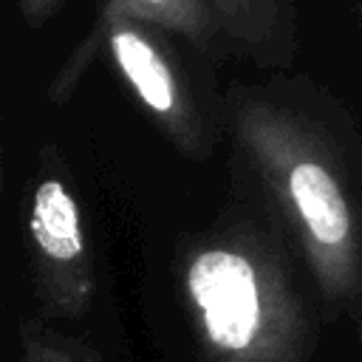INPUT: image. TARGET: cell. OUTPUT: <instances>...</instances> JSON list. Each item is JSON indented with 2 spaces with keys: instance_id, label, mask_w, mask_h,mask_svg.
I'll list each match as a JSON object with an SVG mask.
<instances>
[{
  "instance_id": "cell-5",
  "label": "cell",
  "mask_w": 362,
  "mask_h": 362,
  "mask_svg": "<svg viewBox=\"0 0 362 362\" xmlns=\"http://www.w3.org/2000/svg\"><path fill=\"white\" fill-rule=\"evenodd\" d=\"M226 54L255 68L286 71L300 51L294 0H206Z\"/></svg>"
},
{
  "instance_id": "cell-8",
  "label": "cell",
  "mask_w": 362,
  "mask_h": 362,
  "mask_svg": "<svg viewBox=\"0 0 362 362\" xmlns=\"http://www.w3.org/2000/svg\"><path fill=\"white\" fill-rule=\"evenodd\" d=\"M14 3H17L20 17H23L31 28H40V25H45V23L59 11V6H62L65 0H14Z\"/></svg>"
},
{
  "instance_id": "cell-4",
  "label": "cell",
  "mask_w": 362,
  "mask_h": 362,
  "mask_svg": "<svg viewBox=\"0 0 362 362\" xmlns=\"http://www.w3.org/2000/svg\"><path fill=\"white\" fill-rule=\"evenodd\" d=\"M42 167L25 204V246L37 317L45 322L76 320L96 300V260L76 189L54 167L57 150L40 153Z\"/></svg>"
},
{
  "instance_id": "cell-2",
  "label": "cell",
  "mask_w": 362,
  "mask_h": 362,
  "mask_svg": "<svg viewBox=\"0 0 362 362\" xmlns=\"http://www.w3.org/2000/svg\"><path fill=\"white\" fill-rule=\"evenodd\" d=\"M175 288L198 362H311L320 345L294 255L255 212L232 209L178 243Z\"/></svg>"
},
{
  "instance_id": "cell-7",
  "label": "cell",
  "mask_w": 362,
  "mask_h": 362,
  "mask_svg": "<svg viewBox=\"0 0 362 362\" xmlns=\"http://www.w3.org/2000/svg\"><path fill=\"white\" fill-rule=\"evenodd\" d=\"M17 362H102V351L34 314L20 322Z\"/></svg>"
},
{
  "instance_id": "cell-6",
  "label": "cell",
  "mask_w": 362,
  "mask_h": 362,
  "mask_svg": "<svg viewBox=\"0 0 362 362\" xmlns=\"http://www.w3.org/2000/svg\"><path fill=\"white\" fill-rule=\"evenodd\" d=\"M96 17H127L153 25L173 40H184L204 57H229L206 0H102Z\"/></svg>"
},
{
  "instance_id": "cell-9",
  "label": "cell",
  "mask_w": 362,
  "mask_h": 362,
  "mask_svg": "<svg viewBox=\"0 0 362 362\" xmlns=\"http://www.w3.org/2000/svg\"><path fill=\"white\" fill-rule=\"evenodd\" d=\"M0 189H3V147H0Z\"/></svg>"
},
{
  "instance_id": "cell-1",
  "label": "cell",
  "mask_w": 362,
  "mask_h": 362,
  "mask_svg": "<svg viewBox=\"0 0 362 362\" xmlns=\"http://www.w3.org/2000/svg\"><path fill=\"white\" fill-rule=\"evenodd\" d=\"M235 158L263 218L305 269L320 311L359 325L362 153L339 99L303 74L235 82L223 99Z\"/></svg>"
},
{
  "instance_id": "cell-3",
  "label": "cell",
  "mask_w": 362,
  "mask_h": 362,
  "mask_svg": "<svg viewBox=\"0 0 362 362\" xmlns=\"http://www.w3.org/2000/svg\"><path fill=\"white\" fill-rule=\"evenodd\" d=\"M96 59L110 65V71L175 153L192 161L212 156L215 124L201 107L170 34L127 17H96L76 48L65 54L62 65L57 68L48 88V102H68Z\"/></svg>"
}]
</instances>
